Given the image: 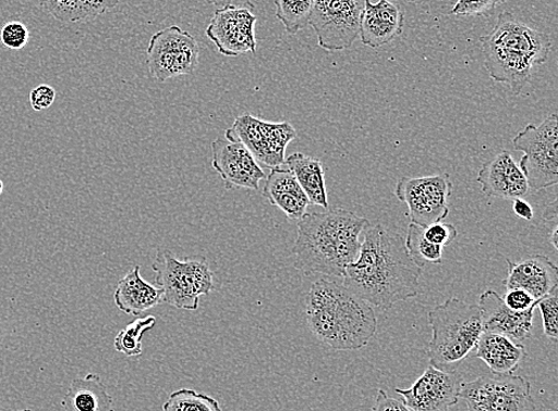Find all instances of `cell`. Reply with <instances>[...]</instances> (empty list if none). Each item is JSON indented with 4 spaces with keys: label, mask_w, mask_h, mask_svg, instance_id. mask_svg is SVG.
<instances>
[{
    "label": "cell",
    "mask_w": 558,
    "mask_h": 411,
    "mask_svg": "<svg viewBox=\"0 0 558 411\" xmlns=\"http://www.w3.org/2000/svg\"><path fill=\"white\" fill-rule=\"evenodd\" d=\"M354 263L345 269L343 286L372 307L391 310L417 297L424 267L415 264L405 239L383 225H368Z\"/></svg>",
    "instance_id": "cell-1"
},
{
    "label": "cell",
    "mask_w": 558,
    "mask_h": 411,
    "mask_svg": "<svg viewBox=\"0 0 558 411\" xmlns=\"http://www.w3.org/2000/svg\"><path fill=\"white\" fill-rule=\"evenodd\" d=\"M366 217L344 209L306 213L298 223L293 266L306 276L343 277L357 259Z\"/></svg>",
    "instance_id": "cell-2"
},
{
    "label": "cell",
    "mask_w": 558,
    "mask_h": 411,
    "mask_svg": "<svg viewBox=\"0 0 558 411\" xmlns=\"http://www.w3.org/2000/svg\"><path fill=\"white\" fill-rule=\"evenodd\" d=\"M307 325L336 351L365 348L378 329L373 307L329 277L317 279L306 297Z\"/></svg>",
    "instance_id": "cell-3"
},
{
    "label": "cell",
    "mask_w": 558,
    "mask_h": 411,
    "mask_svg": "<svg viewBox=\"0 0 558 411\" xmlns=\"http://www.w3.org/2000/svg\"><path fill=\"white\" fill-rule=\"evenodd\" d=\"M433 338L427 350L430 365L448 370L464 361L484 333L477 304L450 298L427 314Z\"/></svg>",
    "instance_id": "cell-4"
},
{
    "label": "cell",
    "mask_w": 558,
    "mask_h": 411,
    "mask_svg": "<svg viewBox=\"0 0 558 411\" xmlns=\"http://www.w3.org/2000/svg\"><path fill=\"white\" fill-rule=\"evenodd\" d=\"M163 302L180 311H197L202 297L215 290L214 273L205 257L180 261L170 250H161L151 265Z\"/></svg>",
    "instance_id": "cell-5"
},
{
    "label": "cell",
    "mask_w": 558,
    "mask_h": 411,
    "mask_svg": "<svg viewBox=\"0 0 558 411\" xmlns=\"http://www.w3.org/2000/svg\"><path fill=\"white\" fill-rule=\"evenodd\" d=\"M557 125V114H549L541 125H526L512 140L514 149L524 152L518 165L532 190H542L558 183Z\"/></svg>",
    "instance_id": "cell-6"
},
{
    "label": "cell",
    "mask_w": 558,
    "mask_h": 411,
    "mask_svg": "<svg viewBox=\"0 0 558 411\" xmlns=\"http://www.w3.org/2000/svg\"><path fill=\"white\" fill-rule=\"evenodd\" d=\"M460 398L470 411H536L530 382L514 375L482 376L461 383Z\"/></svg>",
    "instance_id": "cell-7"
},
{
    "label": "cell",
    "mask_w": 558,
    "mask_h": 411,
    "mask_svg": "<svg viewBox=\"0 0 558 411\" xmlns=\"http://www.w3.org/2000/svg\"><path fill=\"white\" fill-rule=\"evenodd\" d=\"M395 195L408 205L411 224L422 227L445 222L449 215L452 183L447 173L424 177H401Z\"/></svg>",
    "instance_id": "cell-8"
},
{
    "label": "cell",
    "mask_w": 558,
    "mask_h": 411,
    "mask_svg": "<svg viewBox=\"0 0 558 411\" xmlns=\"http://www.w3.org/2000/svg\"><path fill=\"white\" fill-rule=\"evenodd\" d=\"M225 137L242 144L257 162L275 169L287 161L284 152L296 137V132L289 122L270 123L244 113L228 128Z\"/></svg>",
    "instance_id": "cell-9"
},
{
    "label": "cell",
    "mask_w": 558,
    "mask_h": 411,
    "mask_svg": "<svg viewBox=\"0 0 558 411\" xmlns=\"http://www.w3.org/2000/svg\"><path fill=\"white\" fill-rule=\"evenodd\" d=\"M199 45L190 33L171 25L150 38L147 62L153 78L159 83L189 75L199 64Z\"/></svg>",
    "instance_id": "cell-10"
},
{
    "label": "cell",
    "mask_w": 558,
    "mask_h": 411,
    "mask_svg": "<svg viewBox=\"0 0 558 411\" xmlns=\"http://www.w3.org/2000/svg\"><path fill=\"white\" fill-rule=\"evenodd\" d=\"M362 9L356 0H314L308 25L318 46L328 51L352 47L360 36Z\"/></svg>",
    "instance_id": "cell-11"
},
{
    "label": "cell",
    "mask_w": 558,
    "mask_h": 411,
    "mask_svg": "<svg viewBox=\"0 0 558 411\" xmlns=\"http://www.w3.org/2000/svg\"><path fill=\"white\" fill-rule=\"evenodd\" d=\"M253 4L228 5L215 11L206 36L215 43L219 54L236 58L245 53H256L257 40Z\"/></svg>",
    "instance_id": "cell-12"
},
{
    "label": "cell",
    "mask_w": 558,
    "mask_h": 411,
    "mask_svg": "<svg viewBox=\"0 0 558 411\" xmlns=\"http://www.w3.org/2000/svg\"><path fill=\"white\" fill-rule=\"evenodd\" d=\"M461 379L457 372L430 365L409 389H396L412 411H450L460 400Z\"/></svg>",
    "instance_id": "cell-13"
},
{
    "label": "cell",
    "mask_w": 558,
    "mask_h": 411,
    "mask_svg": "<svg viewBox=\"0 0 558 411\" xmlns=\"http://www.w3.org/2000/svg\"><path fill=\"white\" fill-rule=\"evenodd\" d=\"M213 147V169L226 187L257 190L266 174L252 152L236 140L217 138Z\"/></svg>",
    "instance_id": "cell-14"
},
{
    "label": "cell",
    "mask_w": 558,
    "mask_h": 411,
    "mask_svg": "<svg viewBox=\"0 0 558 411\" xmlns=\"http://www.w3.org/2000/svg\"><path fill=\"white\" fill-rule=\"evenodd\" d=\"M482 38L490 43L519 51L534 62L535 66L548 60L553 45L549 35L527 27L510 12H501L495 28Z\"/></svg>",
    "instance_id": "cell-15"
},
{
    "label": "cell",
    "mask_w": 558,
    "mask_h": 411,
    "mask_svg": "<svg viewBox=\"0 0 558 411\" xmlns=\"http://www.w3.org/2000/svg\"><path fill=\"white\" fill-rule=\"evenodd\" d=\"M476 183L489 198L523 199L530 190L524 173L508 150L499 152L483 164Z\"/></svg>",
    "instance_id": "cell-16"
},
{
    "label": "cell",
    "mask_w": 558,
    "mask_h": 411,
    "mask_svg": "<svg viewBox=\"0 0 558 411\" xmlns=\"http://www.w3.org/2000/svg\"><path fill=\"white\" fill-rule=\"evenodd\" d=\"M484 332L501 334L515 342L531 337L537 307L525 312H514L505 304L504 299L495 290H486L478 299Z\"/></svg>",
    "instance_id": "cell-17"
},
{
    "label": "cell",
    "mask_w": 558,
    "mask_h": 411,
    "mask_svg": "<svg viewBox=\"0 0 558 411\" xmlns=\"http://www.w3.org/2000/svg\"><path fill=\"white\" fill-rule=\"evenodd\" d=\"M485 68L496 83L508 85L514 96L521 95L531 82L535 63L519 51L483 40Z\"/></svg>",
    "instance_id": "cell-18"
},
{
    "label": "cell",
    "mask_w": 558,
    "mask_h": 411,
    "mask_svg": "<svg viewBox=\"0 0 558 411\" xmlns=\"http://www.w3.org/2000/svg\"><path fill=\"white\" fill-rule=\"evenodd\" d=\"M404 27L405 15L398 5L389 0H379L376 4L365 0L360 25V38L363 45L378 49L391 43L404 32Z\"/></svg>",
    "instance_id": "cell-19"
},
{
    "label": "cell",
    "mask_w": 558,
    "mask_h": 411,
    "mask_svg": "<svg viewBox=\"0 0 558 411\" xmlns=\"http://www.w3.org/2000/svg\"><path fill=\"white\" fill-rule=\"evenodd\" d=\"M506 262L509 266L508 278L504 281L506 289L525 290L537 301L558 290V267L547 256H531L519 263Z\"/></svg>",
    "instance_id": "cell-20"
},
{
    "label": "cell",
    "mask_w": 558,
    "mask_h": 411,
    "mask_svg": "<svg viewBox=\"0 0 558 411\" xmlns=\"http://www.w3.org/2000/svg\"><path fill=\"white\" fill-rule=\"evenodd\" d=\"M264 197L291 221L300 222L311 204L301 185L288 166H275L266 176Z\"/></svg>",
    "instance_id": "cell-21"
},
{
    "label": "cell",
    "mask_w": 558,
    "mask_h": 411,
    "mask_svg": "<svg viewBox=\"0 0 558 411\" xmlns=\"http://www.w3.org/2000/svg\"><path fill=\"white\" fill-rule=\"evenodd\" d=\"M476 357L495 375H513L526 357L524 345L501 336L484 332L476 344Z\"/></svg>",
    "instance_id": "cell-22"
},
{
    "label": "cell",
    "mask_w": 558,
    "mask_h": 411,
    "mask_svg": "<svg viewBox=\"0 0 558 411\" xmlns=\"http://www.w3.org/2000/svg\"><path fill=\"white\" fill-rule=\"evenodd\" d=\"M140 272V265L130 270L113 294L117 308L128 315H140L163 302L162 289L148 284Z\"/></svg>",
    "instance_id": "cell-23"
},
{
    "label": "cell",
    "mask_w": 558,
    "mask_h": 411,
    "mask_svg": "<svg viewBox=\"0 0 558 411\" xmlns=\"http://www.w3.org/2000/svg\"><path fill=\"white\" fill-rule=\"evenodd\" d=\"M61 407L63 411H116L106 384L95 374L74 379Z\"/></svg>",
    "instance_id": "cell-24"
},
{
    "label": "cell",
    "mask_w": 558,
    "mask_h": 411,
    "mask_svg": "<svg viewBox=\"0 0 558 411\" xmlns=\"http://www.w3.org/2000/svg\"><path fill=\"white\" fill-rule=\"evenodd\" d=\"M284 163L301 185L310 203L329 210L326 175H324L322 161L304 155L302 152H294Z\"/></svg>",
    "instance_id": "cell-25"
},
{
    "label": "cell",
    "mask_w": 558,
    "mask_h": 411,
    "mask_svg": "<svg viewBox=\"0 0 558 411\" xmlns=\"http://www.w3.org/2000/svg\"><path fill=\"white\" fill-rule=\"evenodd\" d=\"M121 0H38L51 16L63 23H75L106 14Z\"/></svg>",
    "instance_id": "cell-26"
},
{
    "label": "cell",
    "mask_w": 558,
    "mask_h": 411,
    "mask_svg": "<svg viewBox=\"0 0 558 411\" xmlns=\"http://www.w3.org/2000/svg\"><path fill=\"white\" fill-rule=\"evenodd\" d=\"M275 5L276 16L284 30L295 35L307 27L314 0H275Z\"/></svg>",
    "instance_id": "cell-27"
},
{
    "label": "cell",
    "mask_w": 558,
    "mask_h": 411,
    "mask_svg": "<svg viewBox=\"0 0 558 411\" xmlns=\"http://www.w3.org/2000/svg\"><path fill=\"white\" fill-rule=\"evenodd\" d=\"M157 324V317L148 315L140 317L123 328L114 338V349L126 357H138L144 353L142 337Z\"/></svg>",
    "instance_id": "cell-28"
},
{
    "label": "cell",
    "mask_w": 558,
    "mask_h": 411,
    "mask_svg": "<svg viewBox=\"0 0 558 411\" xmlns=\"http://www.w3.org/2000/svg\"><path fill=\"white\" fill-rule=\"evenodd\" d=\"M405 246L414 263L421 267H424L425 263L440 264L444 261V248L427 241L422 226L410 224Z\"/></svg>",
    "instance_id": "cell-29"
},
{
    "label": "cell",
    "mask_w": 558,
    "mask_h": 411,
    "mask_svg": "<svg viewBox=\"0 0 558 411\" xmlns=\"http://www.w3.org/2000/svg\"><path fill=\"white\" fill-rule=\"evenodd\" d=\"M162 411H223L214 397L196 390L180 389L168 397Z\"/></svg>",
    "instance_id": "cell-30"
},
{
    "label": "cell",
    "mask_w": 558,
    "mask_h": 411,
    "mask_svg": "<svg viewBox=\"0 0 558 411\" xmlns=\"http://www.w3.org/2000/svg\"><path fill=\"white\" fill-rule=\"evenodd\" d=\"M555 290L547 297L538 300L537 308L543 319V329L545 337L557 341L558 339V298Z\"/></svg>",
    "instance_id": "cell-31"
},
{
    "label": "cell",
    "mask_w": 558,
    "mask_h": 411,
    "mask_svg": "<svg viewBox=\"0 0 558 411\" xmlns=\"http://www.w3.org/2000/svg\"><path fill=\"white\" fill-rule=\"evenodd\" d=\"M506 0H458L449 14L453 16H488Z\"/></svg>",
    "instance_id": "cell-32"
},
{
    "label": "cell",
    "mask_w": 558,
    "mask_h": 411,
    "mask_svg": "<svg viewBox=\"0 0 558 411\" xmlns=\"http://www.w3.org/2000/svg\"><path fill=\"white\" fill-rule=\"evenodd\" d=\"M0 40L9 49L19 50L29 42V30L21 22H9L0 32Z\"/></svg>",
    "instance_id": "cell-33"
},
{
    "label": "cell",
    "mask_w": 558,
    "mask_h": 411,
    "mask_svg": "<svg viewBox=\"0 0 558 411\" xmlns=\"http://www.w3.org/2000/svg\"><path fill=\"white\" fill-rule=\"evenodd\" d=\"M423 235L427 241L434 246L445 248L458 238V229L451 224L444 222L435 223L423 227Z\"/></svg>",
    "instance_id": "cell-34"
},
{
    "label": "cell",
    "mask_w": 558,
    "mask_h": 411,
    "mask_svg": "<svg viewBox=\"0 0 558 411\" xmlns=\"http://www.w3.org/2000/svg\"><path fill=\"white\" fill-rule=\"evenodd\" d=\"M504 302L514 312H525L532 307H537L538 301L522 289H510L505 295Z\"/></svg>",
    "instance_id": "cell-35"
},
{
    "label": "cell",
    "mask_w": 558,
    "mask_h": 411,
    "mask_svg": "<svg viewBox=\"0 0 558 411\" xmlns=\"http://www.w3.org/2000/svg\"><path fill=\"white\" fill-rule=\"evenodd\" d=\"M56 89L49 85H40L31 94V104L34 111L41 112L54 104Z\"/></svg>",
    "instance_id": "cell-36"
},
{
    "label": "cell",
    "mask_w": 558,
    "mask_h": 411,
    "mask_svg": "<svg viewBox=\"0 0 558 411\" xmlns=\"http://www.w3.org/2000/svg\"><path fill=\"white\" fill-rule=\"evenodd\" d=\"M372 411H412L409 409L404 402L397 400L389 396L385 390H378V396H376L375 404L372 408Z\"/></svg>",
    "instance_id": "cell-37"
},
{
    "label": "cell",
    "mask_w": 558,
    "mask_h": 411,
    "mask_svg": "<svg viewBox=\"0 0 558 411\" xmlns=\"http://www.w3.org/2000/svg\"><path fill=\"white\" fill-rule=\"evenodd\" d=\"M513 212L524 221L530 222L534 220V209H532V205L524 199L513 200Z\"/></svg>",
    "instance_id": "cell-38"
},
{
    "label": "cell",
    "mask_w": 558,
    "mask_h": 411,
    "mask_svg": "<svg viewBox=\"0 0 558 411\" xmlns=\"http://www.w3.org/2000/svg\"><path fill=\"white\" fill-rule=\"evenodd\" d=\"M557 199H555L551 203L547 205V209H545L543 217L545 222L553 225V228H557Z\"/></svg>",
    "instance_id": "cell-39"
},
{
    "label": "cell",
    "mask_w": 558,
    "mask_h": 411,
    "mask_svg": "<svg viewBox=\"0 0 558 411\" xmlns=\"http://www.w3.org/2000/svg\"><path fill=\"white\" fill-rule=\"evenodd\" d=\"M207 4L215 5L219 8H225L228 5H231L232 2H235V0H205Z\"/></svg>",
    "instance_id": "cell-40"
},
{
    "label": "cell",
    "mask_w": 558,
    "mask_h": 411,
    "mask_svg": "<svg viewBox=\"0 0 558 411\" xmlns=\"http://www.w3.org/2000/svg\"><path fill=\"white\" fill-rule=\"evenodd\" d=\"M2 191H3V184H2V182H0V195H2Z\"/></svg>",
    "instance_id": "cell-41"
},
{
    "label": "cell",
    "mask_w": 558,
    "mask_h": 411,
    "mask_svg": "<svg viewBox=\"0 0 558 411\" xmlns=\"http://www.w3.org/2000/svg\"><path fill=\"white\" fill-rule=\"evenodd\" d=\"M19 411H34L32 409H24V410H19Z\"/></svg>",
    "instance_id": "cell-42"
}]
</instances>
